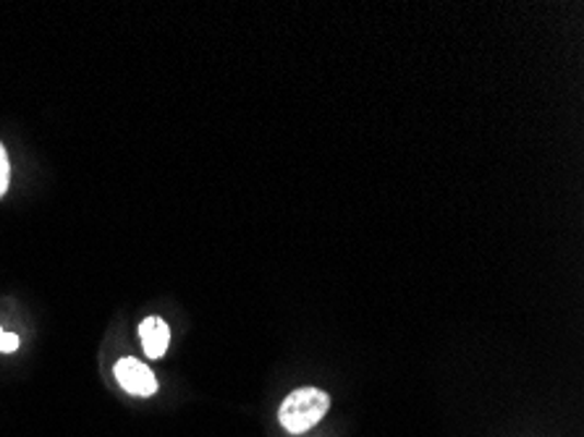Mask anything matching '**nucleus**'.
I'll return each instance as SVG.
<instances>
[{
  "label": "nucleus",
  "instance_id": "f03ea898",
  "mask_svg": "<svg viewBox=\"0 0 584 437\" xmlns=\"http://www.w3.org/2000/svg\"><path fill=\"white\" fill-rule=\"evenodd\" d=\"M116 380L118 386H121L126 393L131 395H142V399H148V395H155L157 390V380L155 375H152V369L148 364L137 362V359H121L116 364Z\"/></svg>",
  "mask_w": 584,
  "mask_h": 437
},
{
  "label": "nucleus",
  "instance_id": "f257e3e1",
  "mask_svg": "<svg viewBox=\"0 0 584 437\" xmlns=\"http://www.w3.org/2000/svg\"><path fill=\"white\" fill-rule=\"evenodd\" d=\"M330 395L317 388H299L281 403V425L289 429L291 435H302L307 429L317 427V422L328 414Z\"/></svg>",
  "mask_w": 584,
  "mask_h": 437
},
{
  "label": "nucleus",
  "instance_id": "20e7f679",
  "mask_svg": "<svg viewBox=\"0 0 584 437\" xmlns=\"http://www.w3.org/2000/svg\"><path fill=\"white\" fill-rule=\"evenodd\" d=\"M9 174H11L9 157H5V150L0 147V197H3L5 189H9Z\"/></svg>",
  "mask_w": 584,
  "mask_h": 437
},
{
  "label": "nucleus",
  "instance_id": "39448f33",
  "mask_svg": "<svg viewBox=\"0 0 584 437\" xmlns=\"http://www.w3.org/2000/svg\"><path fill=\"white\" fill-rule=\"evenodd\" d=\"M19 349V335L16 333H5L3 328H0V351L3 354H11V351Z\"/></svg>",
  "mask_w": 584,
  "mask_h": 437
},
{
  "label": "nucleus",
  "instance_id": "7ed1b4c3",
  "mask_svg": "<svg viewBox=\"0 0 584 437\" xmlns=\"http://www.w3.org/2000/svg\"><path fill=\"white\" fill-rule=\"evenodd\" d=\"M139 338H142L144 354H148L150 359H161L171 343V330L161 317H148V320L139 326Z\"/></svg>",
  "mask_w": 584,
  "mask_h": 437
}]
</instances>
